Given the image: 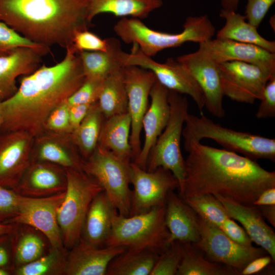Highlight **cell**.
<instances>
[{
	"mask_svg": "<svg viewBox=\"0 0 275 275\" xmlns=\"http://www.w3.org/2000/svg\"><path fill=\"white\" fill-rule=\"evenodd\" d=\"M184 147L188 155L179 193L183 199L209 194L250 205L264 190L275 187V172L255 160L201 142Z\"/></svg>",
	"mask_w": 275,
	"mask_h": 275,
	"instance_id": "1",
	"label": "cell"
},
{
	"mask_svg": "<svg viewBox=\"0 0 275 275\" xmlns=\"http://www.w3.org/2000/svg\"><path fill=\"white\" fill-rule=\"evenodd\" d=\"M58 64L39 67L21 79L16 92L0 102L1 132L21 130L34 138L42 134L50 113L82 85L85 76L78 54L67 48Z\"/></svg>",
	"mask_w": 275,
	"mask_h": 275,
	"instance_id": "2",
	"label": "cell"
},
{
	"mask_svg": "<svg viewBox=\"0 0 275 275\" xmlns=\"http://www.w3.org/2000/svg\"><path fill=\"white\" fill-rule=\"evenodd\" d=\"M88 9V0H0V21L32 41L66 49L90 26Z\"/></svg>",
	"mask_w": 275,
	"mask_h": 275,
	"instance_id": "3",
	"label": "cell"
},
{
	"mask_svg": "<svg viewBox=\"0 0 275 275\" xmlns=\"http://www.w3.org/2000/svg\"><path fill=\"white\" fill-rule=\"evenodd\" d=\"M113 30L125 43L136 44L142 52L151 57L188 42L200 43L207 41L215 33V27L206 14L187 17L182 31L177 34L152 30L141 19L132 17L122 18Z\"/></svg>",
	"mask_w": 275,
	"mask_h": 275,
	"instance_id": "4",
	"label": "cell"
},
{
	"mask_svg": "<svg viewBox=\"0 0 275 275\" xmlns=\"http://www.w3.org/2000/svg\"><path fill=\"white\" fill-rule=\"evenodd\" d=\"M165 222V205L133 215L117 212L105 246L131 250H149L159 254L172 242Z\"/></svg>",
	"mask_w": 275,
	"mask_h": 275,
	"instance_id": "5",
	"label": "cell"
},
{
	"mask_svg": "<svg viewBox=\"0 0 275 275\" xmlns=\"http://www.w3.org/2000/svg\"><path fill=\"white\" fill-rule=\"evenodd\" d=\"M184 146L211 139L223 149L241 154L254 160L275 161V140L246 132L234 130L214 123L203 113L188 114L182 131Z\"/></svg>",
	"mask_w": 275,
	"mask_h": 275,
	"instance_id": "6",
	"label": "cell"
},
{
	"mask_svg": "<svg viewBox=\"0 0 275 275\" xmlns=\"http://www.w3.org/2000/svg\"><path fill=\"white\" fill-rule=\"evenodd\" d=\"M65 196L57 213L63 245L71 249L80 239L85 219L93 199L103 189L83 170L67 169Z\"/></svg>",
	"mask_w": 275,
	"mask_h": 275,
	"instance_id": "7",
	"label": "cell"
},
{
	"mask_svg": "<svg viewBox=\"0 0 275 275\" xmlns=\"http://www.w3.org/2000/svg\"><path fill=\"white\" fill-rule=\"evenodd\" d=\"M170 113L168 122L152 148L146 170L153 171L162 167L171 171L182 190L185 175V159L181 149V140L185 121L188 115V101L185 96L169 91Z\"/></svg>",
	"mask_w": 275,
	"mask_h": 275,
	"instance_id": "8",
	"label": "cell"
},
{
	"mask_svg": "<svg viewBox=\"0 0 275 275\" xmlns=\"http://www.w3.org/2000/svg\"><path fill=\"white\" fill-rule=\"evenodd\" d=\"M130 164L97 146L82 168L100 184L118 213L126 216L130 214L132 194Z\"/></svg>",
	"mask_w": 275,
	"mask_h": 275,
	"instance_id": "9",
	"label": "cell"
},
{
	"mask_svg": "<svg viewBox=\"0 0 275 275\" xmlns=\"http://www.w3.org/2000/svg\"><path fill=\"white\" fill-rule=\"evenodd\" d=\"M131 52L122 50L119 55L123 66H135L152 72L156 80L170 91L185 94L192 98L202 113L205 107L204 94L190 72L180 63L172 58L163 63L144 54L136 44H132Z\"/></svg>",
	"mask_w": 275,
	"mask_h": 275,
	"instance_id": "10",
	"label": "cell"
},
{
	"mask_svg": "<svg viewBox=\"0 0 275 275\" xmlns=\"http://www.w3.org/2000/svg\"><path fill=\"white\" fill-rule=\"evenodd\" d=\"M199 240L194 244L203 252L206 259L231 267L240 273L251 261L268 254L261 247L236 243L219 228L199 216Z\"/></svg>",
	"mask_w": 275,
	"mask_h": 275,
	"instance_id": "11",
	"label": "cell"
},
{
	"mask_svg": "<svg viewBox=\"0 0 275 275\" xmlns=\"http://www.w3.org/2000/svg\"><path fill=\"white\" fill-rule=\"evenodd\" d=\"M129 173L130 184L133 187L129 215L165 205L168 193L179 187L178 182L172 172L162 167L148 171L132 161Z\"/></svg>",
	"mask_w": 275,
	"mask_h": 275,
	"instance_id": "12",
	"label": "cell"
},
{
	"mask_svg": "<svg viewBox=\"0 0 275 275\" xmlns=\"http://www.w3.org/2000/svg\"><path fill=\"white\" fill-rule=\"evenodd\" d=\"M218 68L224 96L248 104L260 100L267 82L275 74L258 66L238 61L218 64Z\"/></svg>",
	"mask_w": 275,
	"mask_h": 275,
	"instance_id": "13",
	"label": "cell"
},
{
	"mask_svg": "<svg viewBox=\"0 0 275 275\" xmlns=\"http://www.w3.org/2000/svg\"><path fill=\"white\" fill-rule=\"evenodd\" d=\"M65 194L39 198L22 196L18 213L10 224L33 227L46 237L51 247L64 248L57 213Z\"/></svg>",
	"mask_w": 275,
	"mask_h": 275,
	"instance_id": "14",
	"label": "cell"
},
{
	"mask_svg": "<svg viewBox=\"0 0 275 275\" xmlns=\"http://www.w3.org/2000/svg\"><path fill=\"white\" fill-rule=\"evenodd\" d=\"M123 71L127 95V112L131 119L130 143L133 161L141 150L142 120L148 108L151 89L157 80L152 72L138 66H124Z\"/></svg>",
	"mask_w": 275,
	"mask_h": 275,
	"instance_id": "15",
	"label": "cell"
},
{
	"mask_svg": "<svg viewBox=\"0 0 275 275\" xmlns=\"http://www.w3.org/2000/svg\"><path fill=\"white\" fill-rule=\"evenodd\" d=\"M34 138L21 130L0 132V185L14 190L32 162Z\"/></svg>",
	"mask_w": 275,
	"mask_h": 275,
	"instance_id": "16",
	"label": "cell"
},
{
	"mask_svg": "<svg viewBox=\"0 0 275 275\" xmlns=\"http://www.w3.org/2000/svg\"><path fill=\"white\" fill-rule=\"evenodd\" d=\"M176 60L193 75L205 97V107L213 116L222 118L225 115L218 64L204 52L197 51L180 56Z\"/></svg>",
	"mask_w": 275,
	"mask_h": 275,
	"instance_id": "17",
	"label": "cell"
},
{
	"mask_svg": "<svg viewBox=\"0 0 275 275\" xmlns=\"http://www.w3.org/2000/svg\"><path fill=\"white\" fill-rule=\"evenodd\" d=\"M199 44L198 50L205 53L218 64L231 61L242 62L275 73V53L258 46L217 38Z\"/></svg>",
	"mask_w": 275,
	"mask_h": 275,
	"instance_id": "18",
	"label": "cell"
},
{
	"mask_svg": "<svg viewBox=\"0 0 275 275\" xmlns=\"http://www.w3.org/2000/svg\"><path fill=\"white\" fill-rule=\"evenodd\" d=\"M66 186L65 169L48 162L33 161L14 190L23 196L39 198L65 191Z\"/></svg>",
	"mask_w": 275,
	"mask_h": 275,
	"instance_id": "19",
	"label": "cell"
},
{
	"mask_svg": "<svg viewBox=\"0 0 275 275\" xmlns=\"http://www.w3.org/2000/svg\"><path fill=\"white\" fill-rule=\"evenodd\" d=\"M169 91L156 80L150 94V104L142 122L144 141L139 154L132 161L143 169L146 170L149 153L168 122Z\"/></svg>",
	"mask_w": 275,
	"mask_h": 275,
	"instance_id": "20",
	"label": "cell"
},
{
	"mask_svg": "<svg viewBox=\"0 0 275 275\" xmlns=\"http://www.w3.org/2000/svg\"><path fill=\"white\" fill-rule=\"evenodd\" d=\"M67 253L64 274L106 275L111 261L124 252L123 246L93 245L80 238Z\"/></svg>",
	"mask_w": 275,
	"mask_h": 275,
	"instance_id": "21",
	"label": "cell"
},
{
	"mask_svg": "<svg viewBox=\"0 0 275 275\" xmlns=\"http://www.w3.org/2000/svg\"><path fill=\"white\" fill-rule=\"evenodd\" d=\"M35 139L32 151V157L35 158L33 161L52 163L65 169L82 170L84 159L73 143L71 133L45 131Z\"/></svg>",
	"mask_w": 275,
	"mask_h": 275,
	"instance_id": "22",
	"label": "cell"
},
{
	"mask_svg": "<svg viewBox=\"0 0 275 275\" xmlns=\"http://www.w3.org/2000/svg\"><path fill=\"white\" fill-rule=\"evenodd\" d=\"M214 196L223 204L229 217L239 222L252 241L265 250L274 262L275 233L265 222L258 207Z\"/></svg>",
	"mask_w": 275,
	"mask_h": 275,
	"instance_id": "23",
	"label": "cell"
},
{
	"mask_svg": "<svg viewBox=\"0 0 275 275\" xmlns=\"http://www.w3.org/2000/svg\"><path fill=\"white\" fill-rule=\"evenodd\" d=\"M42 56L37 50L26 47L0 56V102L16 92L19 76L30 74L39 68Z\"/></svg>",
	"mask_w": 275,
	"mask_h": 275,
	"instance_id": "24",
	"label": "cell"
},
{
	"mask_svg": "<svg viewBox=\"0 0 275 275\" xmlns=\"http://www.w3.org/2000/svg\"><path fill=\"white\" fill-rule=\"evenodd\" d=\"M165 222L172 241L193 244L199 241V216L174 190L170 191L167 197Z\"/></svg>",
	"mask_w": 275,
	"mask_h": 275,
	"instance_id": "25",
	"label": "cell"
},
{
	"mask_svg": "<svg viewBox=\"0 0 275 275\" xmlns=\"http://www.w3.org/2000/svg\"><path fill=\"white\" fill-rule=\"evenodd\" d=\"M117 212L102 191L92 200L82 227L81 238L98 247L105 246L112 230V221Z\"/></svg>",
	"mask_w": 275,
	"mask_h": 275,
	"instance_id": "26",
	"label": "cell"
},
{
	"mask_svg": "<svg viewBox=\"0 0 275 275\" xmlns=\"http://www.w3.org/2000/svg\"><path fill=\"white\" fill-rule=\"evenodd\" d=\"M130 133L131 119L128 112L104 118L97 146L130 163L133 159Z\"/></svg>",
	"mask_w": 275,
	"mask_h": 275,
	"instance_id": "27",
	"label": "cell"
},
{
	"mask_svg": "<svg viewBox=\"0 0 275 275\" xmlns=\"http://www.w3.org/2000/svg\"><path fill=\"white\" fill-rule=\"evenodd\" d=\"M219 16L225 20V25L216 33V38L254 44L275 53V42L268 40L237 11L222 9Z\"/></svg>",
	"mask_w": 275,
	"mask_h": 275,
	"instance_id": "28",
	"label": "cell"
},
{
	"mask_svg": "<svg viewBox=\"0 0 275 275\" xmlns=\"http://www.w3.org/2000/svg\"><path fill=\"white\" fill-rule=\"evenodd\" d=\"M162 4V0H88V18L91 22L97 15L109 13L142 20Z\"/></svg>",
	"mask_w": 275,
	"mask_h": 275,
	"instance_id": "29",
	"label": "cell"
},
{
	"mask_svg": "<svg viewBox=\"0 0 275 275\" xmlns=\"http://www.w3.org/2000/svg\"><path fill=\"white\" fill-rule=\"evenodd\" d=\"M97 102L104 118L127 112V95L123 66L103 79Z\"/></svg>",
	"mask_w": 275,
	"mask_h": 275,
	"instance_id": "30",
	"label": "cell"
},
{
	"mask_svg": "<svg viewBox=\"0 0 275 275\" xmlns=\"http://www.w3.org/2000/svg\"><path fill=\"white\" fill-rule=\"evenodd\" d=\"M122 49L119 41L109 38L107 51H82L78 54L86 79L102 80L113 71L121 66L119 54Z\"/></svg>",
	"mask_w": 275,
	"mask_h": 275,
	"instance_id": "31",
	"label": "cell"
},
{
	"mask_svg": "<svg viewBox=\"0 0 275 275\" xmlns=\"http://www.w3.org/2000/svg\"><path fill=\"white\" fill-rule=\"evenodd\" d=\"M182 256L176 275H241L234 268L208 260L193 243L182 242Z\"/></svg>",
	"mask_w": 275,
	"mask_h": 275,
	"instance_id": "32",
	"label": "cell"
},
{
	"mask_svg": "<svg viewBox=\"0 0 275 275\" xmlns=\"http://www.w3.org/2000/svg\"><path fill=\"white\" fill-rule=\"evenodd\" d=\"M159 254L125 249L109 263L106 275H150Z\"/></svg>",
	"mask_w": 275,
	"mask_h": 275,
	"instance_id": "33",
	"label": "cell"
},
{
	"mask_svg": "<svg viewBox=\"0 0 275 275\" xmlns=\"http://www.w3.org/2000/svg\"><path fill=\"white\" fill-rule=\"evenodd\" d=\"M104 119L96 101L91 105L78 126L71 133L73 143L84 159L88 158L97 147Z\"/></svg>",
	"mask_w": 275,
	"mask_h": 275,
	"instance_id": "34",
	"label": "cell"
},
{
	"mask_svg": "<svg viewBox=\"0 0 275 275\" xmlns=\"http://www.w3.org/2000/svg\"><path fill=\"white\" fill-rule=\"evenodd\" d=\"M16 228L12 233V271L17 267L34 261L43 256L45 248L44 240L37 233L29 230L18 234Z\"/></svg>",
	"mask_w": 275,
	"mask_h": 275,
	"instance_id": "35",
	"label": "cell"
},
{
	"mask_svg": "<svg viewBox=\"0 0 275 275\" xmlns=\"http://www.w3.org/2000/svg\"><path fill=\"white\" fill-rule=\"evenodd\" d=\"M67 253L65 250L51 247L49 252L38 259L14 268L17 275H47L64 273Z\"/></svg>",
	"mask_w": 275,
	"mask_h": 275,
	"instance_id": "36",
	"label": "cell"
},
{
	"mask_svg": "<svg viewBox=\"0 0 275 275\" xmlns=\"http://www.w3.org/2000/svg\"><path fill=\"white\" fill-rule=\"evenodd\" d=\"M184 200L199 217L219 228L229 218L223 204L213 195L203 194Z\"/></svg>",
	"mask_w": 275,
	"mask_h": 275,
	"instance_id": "37",
	"label": "cell"
},
{
	"mask_svg": "<svg viewBox=\"0 0 275 275\" xmlns=\"http://www.w3.org/2000/svg\"><path fill=\"white\" fill-rule=\"evenodd\" d=\"M22 47L34 49L43 56L50 52L49 47L30 40L0 21V56L7 55Z\"/></svg>",
	"mask_w": 275,
	"mask_h": 275,
	"instance_id": "38",
	"label": "cell"
},
{
	"mask_svg": "<svg viewBox=\"0 0 275 275\" xmlns=\"http://www.w3.org/2000/svg\"><path fill=\"white\" fill-rule=\"evenodd\" d=\"M182 242L174 241L158 257L150 275H176L182 256Z\"/></svg>",
	"mask_w": 275,
	"mask_h": 275,
	"instance_id": "39",
	"label": "cell"
},
{
	"mask_svg": "<svg viewBox=\"0 0 275 275\" xmlns=\"http://www.w3.org/2000/svg\"><path fill=\"white\" fill-rule=\"evenodd\" d=\"M109 46V38L103 39L88 29L76 32L67 48L78 54L82 51H107Z\"/></svg>",
	"mask_w": 275,
	"mask_h": 275,
	"instance_id": "40",
	"label": "cell"
},
{
	"mask_svg": "<svg viewBox=\"0 0 275 275\" xmlns=\"http://www.w3.org/2000/svg\"><path fill=\"white\" fill-rule=\"evenodd\" d=\"M22 196L0 185V223L10 224L17 215Z\"/></svg>",
	"mask_w": 275,
	"mask_h": 275,
	"instance_id": "41",
	"label": "cell"
},
{
	"mask_svg": "<svg viewBox=\"0 0 275 275\" xmlns=\"http://www.w3.org/2000/svg\"><path fill=\"white\" fill-rule=\"evenodd\" d=\"M45 131L61 134H70L72 130L69 119V106L66 101L57 106L48 117Z\"/></svg>",
	"mask_w": 275,
	"mask_h": 275,
	"instance_id": "42",
	"label": "cell"
},
{
	"mask_svg": "<svg viewBox=\"0 0 275 275\" xmlns=\"http://www.w3.org/2000/svg\"><path fill=\"white\" fill-rule=\"evenodd\" d=\"M102 81L86 78L82 85L67 99L68 105L92 104L96 102Z\"/></svg>",
	"mask_w": 275,
	"mask_h": 275,
	"instance_id": "43",
	"label": "cell"
},
{
	"mask_svg": "<svg viewBox=\"0 0 275 275\" xmlns=\"http://www.w3.org/2000/svg\"><path fill=\"white\" fill-rule=\"evenodd\" d=\"M260 103L256 114L258 119L275 117V74L267 82L260 99Z\"/></svg>",
	"mask_w": 275,
	"mask_h": 275,
	"instance_id": "44",
	"label": "cell"
},
{
	"mask_svg": "<svg viewBox=\"0 0 275 275\" xmlns=\"http://www.w3.org/2000/svg\"><path fill=\"white\" fill-rule=\"evenodd\" d=\"M275 0H247L245 17L246 21L258 28Z\"/></svg>",
	"mask_w": 275,
	"mask_h": 275,
	"instance_id": "45",
	"label": "cell"
},
{
	"mask_svg": "<svg viewBox=\"0 0 275 275\" xmlns=\"http://www.w3.org/2000/svg\"><path fill=\"white\" fill-rule=\"evenodd\" d=\"M219 229L236 243L246 246L252 245L253 241L245 230L235 223L234 219L228 218Z\"/></svg>",
	"mask_w": 275,
	"mask_h": 275,
	"instance_id": "46",
	"label": "cell"
},
{
	"mask_svg": "<svg viewBox=\"0 0 275 275\" xmlns=\"http://www.w3.org/2000/svg\"><path fill=\"white\" fill-rule=\"evenodd\" d=\"M12 233L0 236V268L8 269L11 272L13 265Z\"/></svg>",
	"mask_w": 275,
	"mask_h": 275,
	"instance_id": "47",
	"label": "cell"
},
{
	"mask_svg": "<svg viewBox=\"0 0 275 275\" xmlns=\"http://www.w3.org/2000/svg\"><path fill=\"white\" fill-rule=\"evenodd\" d=\"M271 262H273L271 257L268 255L258 257L251 261L241 271V275H252L260 273L267 267Z\"/></svg>",
	"mask_w": 275,
	"mask_h": 275,
	"instance_id": "48",
	"label": "cell"
},
{
	"mask_svg": "<svg viewBox=\"0 0 275 275\" xmlns=\"http://www.w3.org/2000/svg\"><path fill=\"white\" fill-rule=\"evenodd\" d=\"M93 103L69 106L70 123L72 131L78 126L84 120Z\"/></svg>",
	"mask_w": 275,
	"mask_h": 275,
	"instance_id": "49",
	"label": "cell"
},
{
	"mask_svg": "<svg viewBox=\"0 0 275 275\" xmlns=\"http://www.w3.org/2000/svg\"><path fill=\"white\" fill-rule=\"evenodd\" d=\"M256 206L275 205V187L264 190L253 203Z\"/></svg>",
	"mask_w": 275,
	"mask_h": 275,
	"instance_id": "50",
	"label": "cell"
},
{
	"mask_svg": "<svg viewBox=\"0 0 275 275\" xmlns=\"http://www.w3.org/2000/svg\"><path fill=\"white\" fill-rule=\"evenodd\" d=\"M263 218L275 227V205L257 206Z\"/></svg>",
	"mask_w": 275,
	"mask_h": 275,
	"instance_id": "51",
	"label": "cell"
},
{
	"mask_svg": "<svg viewBox=\"0 0 275 275\" xmlns=\"http://www.w3.org/2000/svg\"><path fill=\"white\" fill-rule=\"evenodd\" d=\"M240 0H221L222 9L237 11Z\"/></svg>",
	"mask_w": 275,
	"mask_h": 275,
	"instance_id": "52",
	"label": "cell"
},
{
	"mask_svg": "<svg viewBox=\"0 0 275 275\" xmlns=\"http://www.w3.org/2000/svg\"><path fill=\"white\" fill-rule=\"evenodd\" d=\"M17 226L16 224L0 223V236L13 232Z\"/></svg>",
	"mask_w": 275,
	"mask_h": 275,
	"instance_id": "53",
	"label": "cell"
},
{
	"mask_svg": "<svg viewBox=\"0 0 275 275\" xmlns=\"http://www.w3.org/2000/svg\"><path fill=\"white\" fill-rule=\"evenodd\" d=\"M11 273V271L8 269L0 268V275H9Z\"/></svg>",
	"mask_w": 275,
	"mask_h": 275,
	"instance_id": "54",
	"label": "cell"
},
{
	"mask_svg": "<svg viewBox=\"0 0 275 275\" xmlns=\"http://www.w3.org/2000/svg\"><path fill=\"white\" fill-rule=\"evenodd\" d=\"M3 122V119L2 115L1 114V111H0V129H1V127L2 126Z\"/></svg>",
	"mask_w": 275,
	"mask_h": 275,
	"instance_id": "55",
	"label": "cell"
}]
</instances>
